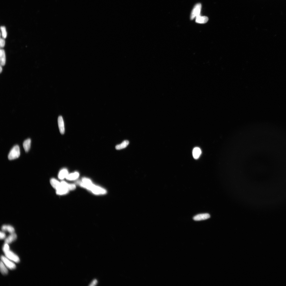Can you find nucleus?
I'll use <instances>...</instances> for the list:
<instances>
[{"mask_svg":"<svg viewBox=\"0 0 286 286\" xmlns=\"http://www.w3.org/2000/svg\"><path fill=\"white\" fill-rule=\"evenodd\" d=\"M98 281L96 279L93 280L90 284L89 285L91 286H95L98 284Z\"/></svg>","mask_w":286,"mask_h":286,"instance_id":"nucleus-23","label":"nucleus"},{"mask_svg":"<svg viewBox=\"0 0 286 286\" xmlns=\"http://www.w3.org/2000/svg\"><path fill=\"white\" fill-rule=\"evenodd\" d=\"M0 59L1 65L4 66L6 62V56L5 51L3 49H1L0 51Z\"/></svg>","mask_w":286,"mask_h":286,"instance_id":"nucleus-13","label":"nucleus"},{"mask_svg":"<svg viewBox=\"0 0 286 286\" xmlns=\"http://www.w3.org/2000/svg\"><path fill=\"white\" fill-rule=\"evenodd\" d=\"M129 144V142L127 140L124 141L122 144L118 145L115 146V148L117 150H122L127 147Z\"/></svg>","mask_w":286,"mask_h":286,"instance_id":"nucleus-17","label":"nucleus"},{"mask_svg":"<svg viewBox=\"0 0 286 286\" xmlns=\"http://www.w3.org/2000/svg\"><path fill=\"white\" fill-rule=\"evenodd\" d=\"M31 143V140L30 139H27L24 142L23 146L26 152H28L30 149Z\"/></svg>","mask_w":286,"mask_h":286,"instance_id":"nucleus-14","label":"nucleus"},{"mask_svg":"<svg viewBox=\"0 0 286 286\" xmlns=\"http://www.w3.org/2000/svg\"><path fill=\"white\" fill-rule=\"evenodd\" d=\"M5 41L3 38H1V42H0V46L1 47H4L5 45Z\"/></svg>","mask_w":286,"mask_h":286,"instance_id":"nucleus-22","label":"nucleus"},{"mask_svg":"<svg viewBox=\"0 0 286 286\" xmlns=\"http://www.w3.org/2000/svg\"><path fill=\"white\" fill-rule=\"evenodd\" d=\"M17 238V236L14 233L11 234L5 240V243L10 244L15 240Z\"/></svg>","mask_w":286,"mask_h":286,"instance_id":"nucleus-8","label":"nucleus"},{"mask_svg":"<svg viewBox=\"0 0 286 286\" xmlns=\"http://www.w3.org/2000/svg\"><path fill=\"white\" fill-rule=\"evenodd\" d=\"M58 123L60 133L62 134H64L65 132L64 124L63 117L61 116L58 117Z\"/></svg>","mask_w":286,"mask_h":286,"instance_id":"nucleus-7","label":"nucleus"},{"mask_svg":"<svg viewBox=\"0 0 286 286\" xmlns=\"http://www.w3.org/2000/svg\"><path fill=\"white\" fill-rule=\"evenodd\" d=\"M6 234L5 233L3 232H1V235H0V238L1 240L4 239L6 237Z\"/></svg>","mask_w":286,"mask_h":286,"instance_id":"nucleus-24","label":"nucleus"},{"mask_svg":"<svg viewBox=\"0 0 286 286\" xmlns=\"http://www.w3.org/2000/svg\"><path fill=\"white\" fill-rule=\"evenodd\" d=\"M20 155V148L18 146L16 145L14 146L10 152L8 156V159L10 160L18 158Z\"/></svg>","mask_w":286,"mask_h":286,"instance_id":"nucleus-2","label":"nucleus"},{"mask_svg":"<svg viewBox=\"0 0 286 286\" xmlns=\"http://www.w3.org/2000/svg\"><path fill=\"white\" fill-rule=\"evenodd\" d=\"M10 247L8 244L5 243L4 244L3 248V250L5 253L6 252L10 250Z\"/></svg>","mask_w":286,"mask_h":286,"instance_id":"nucleus-21","label":"nucleus"},{"mask_svg":"<svg viewBox=\"0 0 286 286\" xmlns=\"http://www.w3.org/2000/svg\"><path fill=\"white\" fill-rule=\"evenodd\" d=\"M201 7V4L200 3H198L195 5L191 14V20H193L195 18L200 15Z\"/></svg>","mask_w":286,"mask_h":286,"instance_id":"nucleus-3","label":"nucleus"},{"mask_svg":"<svg viewBox=\"0 0 286 286\" xmlns=\"http://www.w3.org/2000/svg\"><path fill=\"white\" fill-rule=\"evenodd\" d=\"M2 65H1V68H0V72H1V73L2 72Z\"/></svg>","mask_w":286,"mask_h":286,"instance_id":"nucleus-25","label":"nucleus"},{"mask_svg":"<svg viewBox=\"0 0 286 286\" xmlns=\"http://www.w3.org/2000/svg\"><path fill=\"white\" fill-rule=\"evenodd\" d=\"M2 229L3 231H7L11 234L14 233L15 232L14 228L10 225H3L2 227Z\"/></svg>","mask_w":286,"mask_h":286,"instance_id":"nucleus-11","label":"nucleus"},{"mask_svg":"<svg viewBox=\"0 0 286 286\" xmlns=\"http://www.w3.org/2000/svg\"><path fill=\"white\" fill-rule=\"evenodd\" d=\"M68 174L67 170L66 169H63L59 172L58 177L59 179L62 180L64 178H66Z\"/></svg>","mask_w":286,"mask_h":286,"instance_id":"nucleus-12","label":"nucleus"},{"mask_svg":"<svg viewBox=\"0 0 286 286\" xmlns=\"http://www.w3.org/2000/svg\"><path fill=\"white\" fill-rule=\"evenodd\" d=\"M208 18L207 16H201V15L196 18V22L197 23L204 24L207 22Z\"/></svg>","mask_w":286,"mask_h":286,"instance_id":"nucleus-9","label":"nucleus"},{"mask_svg":"<svg viewBox=\"0 0 286 286\" xmlns=\"http://www.w3.org/2000/svg\"><path fill=\"white\" fill-rule=\"evenodd\" d=\"M0 269L2 274L6 275L8 273V271L7 268L2 261H1L0 264Z\"/></svg>","mask_w":286,"mask_h":286,"instance_id":"nucleus-19","label":"nucleus"},{"mask_svg":"<svg viewBox=\"0 0 286 286\" xmlns=\"http://www.w3.org/2000/svg\"><path fill=\"white\" fill-rule=\"evenodd\" d=\"M50 183L53 188L56 190L59 186L60 182L55 179L52 178L50 180Z\"/></svg>","mask_w":286,"mask_h":286,"instance_id":"nucleus-18","label":"nucleus"},{"mask_svg":"<svg viewBox=\"0 0 286 286\" xmlns=\"http://www.w3.org/2000/svg\"><path fill=\"white\" fill-rule=\"evenodd\" d=\"M201 151L200 148L198 147L194 148L192 152V154L194 159H198L201 154Z\"/></svg>","mask_w":286,"mask_h":286,"instance_id":"nucleus-10","label":"nucleus"},{"mask_svg":"<svg viewBox=\"0 0 286 286\" xmlns=\"http://www.w3.org/2000/svg\"><path fill=\"white\" fill-rule=\"evenodd\" d=\"M210 217V216L209 214H200L195 216L193 219L195 221H200L207 219Z\"/></svg>","mask_w":286,"mask_h":286,"instance_id":"nucleus-6","label":"nucleus"},{"mask_svg":"<svg viewBox=\"0 0 286 286\" xmlns=\"http://www.w3.org/2000/svg\"><path fill=\"white\" fill-rule=\"evenodd\" d=\"M1 260L4 264L10 269H14L16 268V266L15 264L10 261V260L6 256H2Z\"/></svg>","mask_w":286,"mask_h":286,"instance_id":"nucleus-4","label":"nucleus"},{"mask_svg":"<svg viewBox=\"0 0 286 286\" xmlns=\"http://www.w3.org/2000/svg\"><path fill=\"white\" fill-rule=\"evenodd\" d=\"M5 256L10 260L14 262L18 263L20 261V259L18 256L15 254L12 251L10 250L5 253Z\"/></svg>","mask_w":286,"mask_h":286,"instance_id":"nucleus-5","label":"nucleus"},{"mask_svg":"<svg viewBox=\"0 0 286 286\" xmlns=\"http://www.w3.org/2000/svg\"><path fill=\"white\" fill-rule=\"evenodd\" d=\"M61 183L63 186L69 190H74L76 188L75 185L74 184H69L64 181H61Z\"/></svg>","mask_w":286,"mask_h":286,"instance_id":"nucleus-16","label":"nucleus"},{"mask_svg":"<svg viewBox=\"0 0 286 286\" xmlns=\"http://www.w3.org/2000/svg\"><path fill=\"white\" fill-rule=\"evenodd\" d=\"M79 176V173L77 172L68 174L66 179L70 180H74L77 179Z\"/></svg>","mask_w":286,"mask_h":286,"instance_id":"nucleus-15","label":"nucleus"},{"mask_svg":"<svg viewBox=\"0 0 286 286\" xmlns=\"http://www.w3.org/2000/svg\"><path fill=\"white\" fill-rule=\"evenodd\" d=\"M1 29L2 31V36L4 38H6L7 37V33L5 27L2 26L1 27Z\"/></svg>","mask_w":286,"mask_h":286,"instance_id":"nucleus-20","label":"nucleus"},{"mask_svg":"<svg viewBox=\"0 0 286 286\" xmlns=\"http://www.w3.org/2000/svg\"><path fill=\"white\" fill-rule=\"evenodd\" d=\"M77 183L81 186L91 191L96 195H104L107 193V191L101 187L93 184L91 181L88 179L84 178L82 181H78Z\"/></svg>","mask_w":286,"mask_h":286,"instance_id":"nucleus-1","label":"nucleus"}]
</instances>
